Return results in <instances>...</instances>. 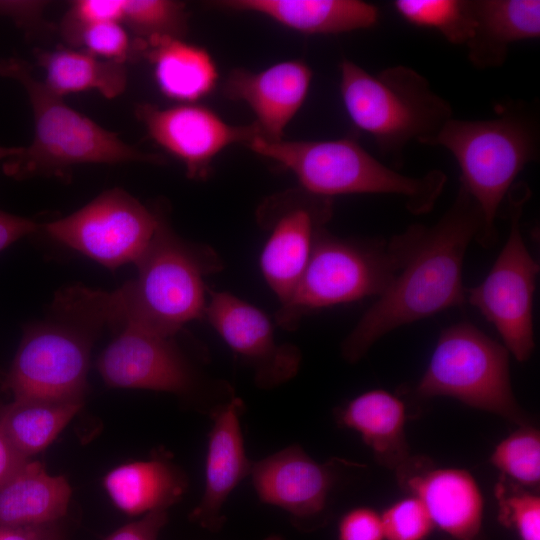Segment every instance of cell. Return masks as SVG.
<instances>
[{
  "label": "cell",
  "instance_id": "15",
  "mask_svg": "<svg viewBox=\"0 0 540 540\" xmlns=\"http://www.w3.org/2000/svg\"><path fill=\"white\" fill-rule=\"evenodd\" d=\"M204 317L251 368L259 388L274 389L297 374L301 351L292 344L277 343L270 319L256 306L229 292L211 291Z\"/></svg>",
  "mask_w": 540,
  "mask_h": 540
},
{
  "label": "cell",
  "instance_id": "13",
  "mask_svg": "<svg viewBox=\"0 0 540 540\" xmlns=\"http://www.w3.org/2000/svg\"><path fill=\"white\" fill-rule=\"evenodd\" d=\"M259 216L270 229L260 257L261 271L282 306L291 298L317 235L332 216V199L300 188L269 199Z\"/></svg>",
  "mask_w": 540,
  "mask_h": 540
},
{
  "label": "cell",
  "instance_id": "37",
  "mask_svg": "<svg viewBox=\"0 0 540 540\" xmlns=\"http://www.w3.org/2000/svg\"><path fill=\"white\" fill-rule=\"evenodd\" d=\"M38 229L33 220L0 210V252Z\"/></svg>",
  "mask_w": 540,
  "mask_h": 540
},
{
  "label": "cell",
  "instance_id": "6",
  "mask_svg": "<svg viewBox=\"0 0 540 540\" xmlns=\"http://www.w3.org/2000/svg\"><path fill=\"white\" fill-rule=\"evenodd\" d=\"M340 93L352 123L374 139L382 154L398 162L408 144L430 145L453 118L450 103L423 75L403 65L372 74L344 59Z\"/></svg>",
  "mask_w": 540,
  "mask_h": 540
},
{
  "label": "cell",
  "instance_id": "16",
  "mask_svg": "<svg viewBox=\"0 0 540 540\" xmlns=\"http://www.w3.org/2000/svg\"><path fill=\"white\" fill-rule=\"evenodd\" d=\"M137 116L149 136L178 158L192 179L206 178L212 160L227 146L247 145L259 135L255 123L231 125L211 109L196 104L168 108L143 104L137 108Z\"/></svg>",
  "mask_w": 540,
  "mask_h": 540
},
{
  "label": "cell",
  "instance_id": "43",
  "mask_svg": "<svg viewBox=\"0 0 540 540\" xmlns=\"http://www.w3.org/2000/svg\"><path fill=\"white\" fill-rule=\"evenodd\" d=\"M60 540H63V539H60Z\"/></svg>",
  "mask_w": 540,
  "mask_h": 540
},
{
  "label": "cell",
  "instance_id": "35",
  "mask_svg": "<svg viewBox=\"0 0 540 540\" xmlns=\"http://www.w3.org/2000/svg\"><path fill=\"white\" fill-rule=\"evenodd\" d=\"M338 540H385L380 513L365 506L347 511L338 524Z\"/></svg>",
  "mask_w": 540,
  "mask_h": 540
},
{
  "label": "cell",
  "instance_id": "19",
  "mask_svg": "<svg viewBox=\"0 0 540 540\" xmlns=\"http://www.w3.org/2000/svg\"><path fill=\"white\" fill-rule=\"evenodd\" d=\"M244 402L234 397L209 417L204 492L190 519L216 532L224 524L223 507L236 486L250 476L253 461L246 454L240 418Z\"/></svg>",
  "mask_w": 540,
  "mask_h": 540
},
{
  "label": "cell",
  "instance_id": "3",
  "mask_svg": "<svg viewBox=\"0 0 540 540\" xmlns=\"http://www.w3.org/2000/svg\"><path fill=\"white\" fill-rule=\"evenodd\" d=\"M486 120L451 118L429 146H441L457 161L460 186L482 214L476 242L492 248L498 242L497 217L502 203L523 169L539 158L540 122L537 109L522 100L497 106Z\"/></svg>",
  "mask_w": 540,
  "mask_h": 540
},
{
  "label": "cell",
  "instance_id": "5",
  "mask_svg": "<svg viewBox=\"0 0 540 540\" xmlns=\"http://www.w3.org/2000/svg\"><path fill=\"white\" fill-rule=\"evenodd\" d=\"M422 224L386 238H340L325 228L315 240L307 266L276 320L294 330L315 310L380 296L413 252Z\"/></svg>",
  "mask_w": 540,
  "mask_h": 540
},
{
  "label": "cell",
  "instance_id": "14",
  "mask_svg": "<svg viewBox=\"0 0 540 540\" xmlns=\"http://www.w3.org/2000/svg\"><path fill=\"white\" fill-rule=\"evenodd\" d=\"M352 465L338 458L317 462L293 444L253 462L250 477L261 502L281 508L295 527L311 531L325 522L342 471Z\"/></svg>",
  "mask_w": 540,
  "mask_h": 540
},
{
  "label": "cell",
  "instance_id": "31",
  "mask_svg": "<svg viewBox=\"0 0 540 540\" xmlns=\"http://www.w3.org/2000/svg\"><path fill=\"white\" fill-rule=\"evenodd\" d=\"M499 520L520 540H540V496L504 478L495 487Z\"/></svg>",
  "mask_w": 540,
  "mask_h": 540
},
{
  "label": "cell",
  "instance_id": "11",
  "mask_svg": "<svg viewBox=\"0 0 540 540\" xmlns=\"http://www.w3.org/2000/svg\"><path fill=\"white\" fill-rule=\"evenodd\" d=\"M120 327L96 363L108 386L192 398L209 416L235 397L228 382L209 378L194 367L174 337L131 324Z\"/></svg>",
  "mask_w": 540,
  "mask_h": 540
},
{
  "label": "cell",
  "instance_id": "30",
  "mask_svg": "<svg viewBox=\"0 0 540 540\" xmlns=\"http://www.w3.org/2000/svg\"><path fill=\"white\" fill-rule=\"evenodd\" d=\"M124 21L141 41L181 38L187 30L185 4L169 0H124Z\"/></svg>",
  "mask_w": 540,
  "mask_h": 540
},
{
  "label": "cell",
  "instance_id": "20",
  "mask_svg": "<svg viewBox=\"0 0 540 540\" xmlns=\"http://www.w3.org/2000/svg\"><path fill=\"white\" fill-rule=\"evenodd\" d=\"M406 405L397 395L384 390L365 391L339 408V425L358 433L375 460L399 474L412 457L405 434Z\"/></svg>",
  "mask_w": 540,
  "mask_h": 540
},
{
  "label": "cell",
  "instance_id": "22",
  "mask_svg": "<svg viewBox=\"0 0 540 540\" xmlns=\"http://www.w3.org/2000/svg\"><path fill=\"white\" fill-rule=\"evenodd\" d=\"M215 5L264 15L306 34H338L373 27L378 8L359 0H225Z\"/></svg>",
  "mask_w": 540,
  "mask_h": 540
},
{
  "label": "cell",
  "instance_id": "39",
  "mask_svg": "<svg viewBox=\"0 0 540 540\" xmlns=\"http://www.w3.org/2000/svg\"><path fill=\"white\" fill-rule=\"evenodd\" d=\"M44 3L39 1H0V16H7L21 27L41 20Z\"/></svg>",
  "mask_w": 540,
  "mask_h": 540
},
{
  "label": "cell",
  "instance_id": "23",
  "mask_svg": "<svg viewBox=\"0 0 540 540\" xmlns=\"http://www.w3.org/2000/svg\"><path fill=\"white\" fill-rule=\"evenodd\" d=\"M102 483L113 504L129 516L168 510L188 487L184 472L165 454L121 464Z\"/></svg>",
  "mask_w": 540,
  "mask_h": 540
},
{
  "label": "cell",
  "instance_id": "41",
  "mask_svg": "<svg viewBox=\"0 0 540 540\" xmlns=\"http://www.w3.org/2000/svg\"><path fill=\"white\" fill-rule=\"evenodd\" d=\"M23 147L0 146V160L15 157L22 151Z\"/></svg>",
  "mask_w": 540,
  "mask_h": 540
},
{
  "label": "cell",
  "instance_id": "4",
  "mask_svg": "<svg viewBox=\"0 0 540 540\" xmlns=\"http://www.w3.org/2000/svg\"><path fill=\"white\" fill-rule=\"evenodd\" d=\"M247 146L291 171L303 190L325 198L345 194L400 196L414 215L429 213L447 183L443 171L412 177L385 165L355 139L277 140L255 136Z\"/></svg>",
  "mask_w": 540,
  "mask_h": 540
},
{
  "label": "cell",
  "instance_id": "36",
  "mask_svg": "<svg viewBox=\"0 0 540 540\" xmlns=\"http://www.w3.org/2000/svg\"><path fill=\"white\" fill-rule=\"evenodd\" d=\"M168 521V510H156L109 534L104 540H157Z\"/></svg>",
  "mask_w": 540,
  "mask_h": 540
},
{
  "label": "cell",
  "instance_id": "33",
  "mask_svg": "<svg viewBox=\"0 0 540 540\" xmlns=\"http://www.w3.org/2000/svg\"><path fill=\"white\" fill-rule=\"evenodd\" d=\"M380 515L385 540H425L435 528L424 504L412 494L392 503Z\"/></svg>",
  "mask_w": 540,
  "mask_h": 540
},
{
  "label": "cell",
  "instance_id": "38",
  "mask_svg": "<svg viewBox=\"0 0 540 540\" xmlns=\"http://www.w3.org/2000/svg\"><path fill=\"white\" fill-rule=\"evenodd\" d=\"M59 523L33 526H0V540H60Z\"/></svg>",
  "mask_w": 540,
  "mask_h": 540
},
{
  "label": "cell",
  "instance_id": "1",
  "mask_svg": "<svg viewBox=\"0 0 540 540\" xmlns=\"http://www.w3.org/2000/svg\"><path fill=\"white\" fill-rule=\"evenodd\" d=\"M482 222L478 205L460 186L440 219L432 226L422 225L404 266L344 338L343 359L356 363L395 329L466 303L464 259Z\"/></svg>",
  "mask_w": 540,
  "mask_h": 540
},
{
  "label": "cell",
  "instance_id": "32",
  "mask_svg": "<svg viewBox=\"0 0 540 540\" xmlns=\"http://www.w3.org/2000/svg\"><path fill=\"white\" fill-rule=\"evenodd\" d=\"M67 41L82 45L85 51L97 57L124 61L134 53H141L143 44H134L119 22H102L77 28L64 34Z\"/></svg>",
  "mask_w": 540,
  "mask_h": 540
},
{
  "label": "cell",
  "instance_id": "10",
  "mask_svg": "<svg viewBox=\"0 0 540 540\" xmlns=\"http://www.w3.org/2000/svg\"><path fill=\"white\" fill-rule=\"evenodd\" d=\"M530 196L525 182L512 186L506 198V242L486 277L466 288V302L494 326L502 344L518 362L529 360L535 349L533 302L540 268L521 232V218Z\"/></svg>",
  "mask_w": 540,
  "mask_h": 540
},
{
  "label": "cell",
  "instance_id": "12",
  "mask_svg": "<svg viewBox=\"0 0 540 540\" xmlns=\"http://www.w3.org/2000/svg\"><path fill=\"white\" fill-rule=\"evenodd\" d=\"M159 219V213L113 188L74 213L47 223L44 230L57 242L113 270L138 261Z\"/></svg>",
  "mask_w": 540,
  "mask_h": 540
},
{
  "label": "cell",
  "instance_id": "26",
  "mask_svg": "<svg viewBox=\"0 0 540 540\" xmlns=\"http://www.w3.org/2000/svg\"><path fill=\"white\" fill-rule=\"evenodd\" d=\"M38 64L45 70L44 84L63 96L97 90L106 98L124 92L127 73L124 63L103 59L86 51L57 49L37 53Z\"/></svg>",
  "mask_w": 540,
  "mask_h": 540
},
{
  "label": "cell",
  "instance_id": "42",
  "mask_svg": "<svg viewBox=\"0 0 540 540\" xmlns=\"http://www.w3.org/2000/svg\"><path fill=\"white\" fill-rule=\"evenodd\" d=\"M266 540H282V539L280 537H277V536H272V537H269Z\"/></svg>",
  "mask_w": 540,
  "mask_h": 540
},
{
  "label": "cell",
  "instance_id": "34",
  "mask_svg": "<svg viewBox=\"0 0 540 540\" xmlns=\"http://www.w3.org/2000/svg\"><path fill=\"white\" fill-rule=\"evenodd\" d=\"M123 7V0L76 1L63 21V34L91 24L119 22L122 20Z\"/></svg>",
  "mask_w": 540,
  "mask_h": 540
},
{
  "label": "cell",
  "instance_id": "28",
  "mask_svg": "<svg viewBox=\"0 0 540 540\" xmlns=\"http://www.w3.org/2000/svg\"><path fill=\"white\" fill-rule=\"evenodd\" d=\"M393 6L408 23L434 29L451 44L466 45L472 35L468 0H396Z\"/></svg>",
  "mask_w": 540,
  "mask_h": 540
},
{
  "label": "cell",
  "instance_id": "24",
  "mask_svg": "<svg viewBox=\"0 0 540 540\" xmlns=\"http://www.w3.org/2000/svg\"><path fill=\"white\" fill-rule=\"evenodd\" d=\"M71 487L38 461H26L0 485V526L59 523L66 515Z\"/></svg>",
  "mask_w": 540,
  "mask_h": 540
},
{
  "label": "cell",
  "instance_id": "18",
  "mask_svg": "<svg viewBox=\"0 0 540 540\" xmlns=\"http://www.w3.org/2000/svg\"><path fill=\"white\" fill-rule=\"evenodd\" d=\"M312 80L301 60L276 63L262 71L233 70L223 85L227 98L246 103L256 116L259 137L269 141L283 134L303 105Z\"/></svg>",
  "mask_w": 540,
  "mask_h": 540
},
{
  "label": "cell",
  "instance_id": "9",
  "mask_svg": "<svg viewBox=\"0 0 540 540\" xmlns=\"http://www.w3.org/2000/svg\"><path fill=\"white\" fill-rule=\"evenodd\" d=\"M414 394L419 399L450 397L518 425L528 424L513 393L509 351L470 322L441 331Z\"/></svg>",
  "mask_w": 540,
  "mask_h": 540
},
{
  "label": "cell",
  "instance_id": "7",
  "mask_svg": "<svg viewBox=\"0 0 540 540\" xmlns=\"http://www.w3.org/2000/svg\"><path fill=\"white\" fill-rule=\"evenodd\" d=\"M0 75L25 88L34 117V138L28 147L3 165L6 175L24 179L33 175H57L78 164L159 163L155 154L143 153L123 142L64 103L35 79L29 65L20 59H0Z\"/></svg>",
  "mask_w": 540,
  "mask_h": 540
},
{
  "label": "cell",
  "instance_id": "17",
  "mask_svg": "<svg viewBox=\"0 0 540 540\" xmlns=\"http://www.w3.org/2000/svg\"><path fill=\"white\" fill-rule=\"evenodd\" d=\"M396 476L409 494L421 500L434 526L451 540H483V494L468 470L437 468L426 458L412 457Z\"/></svg>",
  "mask_w": 540,
  "mask_h": 540
},
{
  "label": "cell",
  "instance_id": "8",
  "mask_svg": "<svg viewBox=\"0 0 540 540\" xmlns=\"http://www.w3.org/2000/svg\"><path fill=\"white\" fill-rule=\"evenodd\" d=\"M52 312L25 330L2 388L14 399L83 403L90 350L103 326L65 290L56 295Z\"/></svg>",
  "mask_w": 540,
  "mask_h": 540
},
{
  "label": "cell",
  "instance_id": "25",
  "mask_svg": "<svg viewBox=\"0 0 540 540\" xmlns=\"http://www.w3.org/2000/svg\"><path fill=\"white\" fill-rule=\"evenodd\" d=\"M142 42L141 54L152 63L156 83L165 96L194 102L214 90L218 71L205 49L172 37Z\"/></svg>",
  "mask_w": 540,
  "mask_h": 540
},
{
  "label": "cell",
  "instance_id": "27",
  "mask_svg": "<svg viewBox=\"0 0 540 540\" xmlns=\"http://www.w3.org/2000/svg\"><path fill=\"white\" fill-rule=\"evenodd\" d=\"M81 402L14 399L0 409V429L25 458L46 449L81 410Z\"/></svg>",
  "mask_w": 540,
  "mask_h": 540
},
{
  "label": "cell",
  "instance_id": "40",
  "mask_svg": "<svg viewBox=\"0 0 540 540\" xmlns=\"http://www.w3.org/2000/svg\"><path fill=\"white\" fill-rule=\"evenodd\" d=\"M28 460L15 449L0 429V485Z\"/></svg>",
  "mask_w": 540,
  "mask_h": 540
},
{
  "label": "cell",
  "instance_id": "21",
  "mask_svg": "<svg viewBox=\"0 0 540 540\" xmlns=\"http://www.w3.org/2000/svg\"><path fill=\"white\" fill-rule=\"evenodd\" d=\"M474 22L466 43L479 69L501 67L511 44L540 36L539 0H468Z\"/></svg>",
  "mask_w": 540,
  "mask_h": 540
},
{
  "label": "cell",
  "instance_id": "29",
  "mask_svg": "<svg viewBox=\"0 0 540 540\" xmlns=\"http://www.w3.org/2000/svg\"><path fill=\"white\" fill-rule=\"evenodd\" d=\"M491 464L504 478L520 487L536 491L540 484V433L529 425L503 438L493 449Z\"/></svg>",
  "mask_w": 540,
  "mask_h": 540
},
{
  "label": "cell",
  "instance_id": "2",
  "mask_svg": "<svg viewBox=\"0 0 540 540\" xmlns=\"http://www.w3.org/2000/svg\"><path fill=\"white\" fill-rule=\"evenodd\" d=\"M135 264L136 278L119 289H91L93 309L104 325L131 324L168 337L204 317L208 299L204 279L223 267L213 248L182 239L162 214Z\"/></svg>",
  "mask_w": 540,
  "mask_h": 540
}]
</instances>
